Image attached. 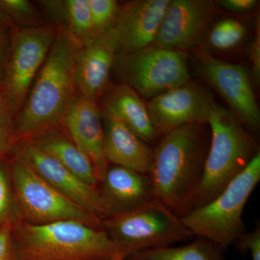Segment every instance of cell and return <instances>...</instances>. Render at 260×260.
Segmentation results:
<instances>
[{
  "mask_svg": "<svg viewBox=\"0 0 260 260\" xmlns=\"http://www.w3.org/2000/svg\"><path fill=\"white\" fill-rule=\"evenodd\" d=\"M56 28L49 54L23 107L15 116L14 141L62 126L68 107L77 93L75 68L82 45L64 29Z\"/></svg>",
  "mask_w": 260,
  "mask_h": 260,
  "instance_id": "6da1fadb",
  "label": "cell"
},
{
  "mask_svg": "<svg viewBox=\"0 0 260 260\" xmlns=\"http://www.w3.org/2000/svg\"><path fill=\"white\" fill-rule=\"evenodd\" d=\"M0 13L11 26L17 28H32L48 24L28 0H0Z\"/></svg>",
  "mask_w": 260,
  "mask_h": 260,
  "instance_id": "603a6c76",
  "label": "cell"
},
{
  "mask_svg": "<svg viewBox=\"0 0 260 260\" xmlns=\"http://www.w3.org/2000/svg\"><path fill=\"white\" fill-rule=\"evenodd\" d=\"M11 36V25L0 13V77L9 51Z\"/></svg>",
  "mask_w": 260,
  "mask_h": 260,
  "instance_id": "f546056e",
  "label": "cell"
},
{
  "mask_svg": "<svg viewBox=\"0 0 260 260\" xmlns=\"http://www.w3.org/2000/svg\"><path fill=\"white\" fill-rule=\"evenodd\" d=\"M215 13L210 0H171L153 45L183 52L196 47L209 30Z\"/></svg>",
  "mask_w": 260,
  "mask_h": 260,
  "instance_id": "7c38bea8",
  "label": "cell"
},
{
  "mask_svg": "<svg viewBox=\"0 0 260 260\" xmlns=\"http://www.w3.org/2000/svg\"><path fill=\"white\" fill-rule=\"evenodd\" d=\"M116 52L103 37L82 46L77 58L75 87L77 93L93 102L109 87Z\"/></svg>",
  "mask_w": 260,
  "mask_h": 260,
  "instance_id": "d6986e66",
  "label": "cell"
},
{
  "mask_svg": "<svg viewBox=\"0 0 260 260\" xmlns=\"http://www.w3.org/2000/svg\"><path fill=\"white\" fill-rule=\"evenodd\" d=\"M62 127L92 162L99 185L110 164L106 158L102 112L98 103L75 94Z\"/></svg>",
  "mask_w": 260,
  "mask_h": 260,
  "instance_id": "9a60e30c",
  "label": "cell"
},
{
  "mask_svg": "<svg viewBox=\"0 0 260 260\" xmlns=\"http://www.w3.org/2000/svg\"><path fill=\"white\" fill-rule=\"evenodd\" d=\"M14 119L0 86V158L9 154L14 141Z\"/></svg>",
  "mask_w": 260,
  "mask_h": 260,
  "instance_id": "4316f807",
  "label": "cell"
},
{
  "mask_svg": "<svg viewBox=\"0 0 260 260\" xmlns=\"http://www.w3.org/2000/svg\"><path fill=\"white\" fill-rule=\"evenodd\" d=\"M109 260H126L122 256L119 255V254H116V255L113 256L112 258H111Z\"/></svg>",
  "mask_w": 260,
  "mask_h": 260,
  "instance_id": "d6a6232c",
  "label": "cell"
},
{
  "mask_svg": "<svg viewBox=\"0 0 260 260\" xmlns=\"http://www.w3.org/2000/svg\"><path fill=\"white\" fill-rule=\"evenodd\" d=\"M202 125L171 130L153 148L148 176L154 198L180 218L191 211L204 172L210 143Z\"/></svg>",
  "mask_w": 260,
  "mask_h": 260,
  "instance_id": "7a4b0ae2",
  "label": "cell"
},
{
  "mask_svg": "<svg viewBox=\"0 0 260 260\" xmlns=\"http://www.w3.org/2000/svg\"><path fill=\"white\" fill-rule=\"evenodd\" d=\"M104 150L109 164L149 174L153 159V148L121 121L102 114Z\"/></svg>",
  "mask_w": 260,
  "mask_h": 260,
  "instance_id": "ac0fdd59",
  "label": "cell"
},
{
  "mask_svg": "<svg viewBox=\"0 0 260 260\" xmlns=\"http://www.w3.org/2000/svg\"><path fill=\"white\" fill-rule=\"evenodd\" d=\"M17 260H109L118 254L104 229L76 220L13 223Z\"/></svg>",
  "mask_w": 260,
  "mask_h": 260,
  "instance_id": "3957f363",
  "label": "cell"
},
{
  "mask_svg": "<svg viewBox=\"0 0 260 260\" xmlns=\"http://www.w3.org/2000/svg\"><path fill=\"white\" fill-rule=\"evenodd\" d=\"M170 1L133 0L123 3L112 28L102 37L116 54L134 52L152 45Z\"/></svg>",
  "mask_w": 260,
  "mask_h": 260,
  "instance_id": "4fadbf2b",
  "label": "cell"
},
{
  "mask_svg": "<svg viewBox=\"0 0 260 260\" xmlns=\"http://www.w3.org/2000/svg\"><path fill=\"white\" fill-rule=\"evenodd\" d=\"M102 223L118 254L125 259L140 251L168 247L194 237L181 218L155 200Z\"/></svg>",
  "mask_w": 260,
  "mask_h": 260,
  "instance_id": "5b68a950",
  "label": "cell"
},
{
  "mask_svg": "<svg viewBox=\"0 0 260 260\" xmlns=\"http://www.w3.org/2000/svg\"><path fill=\"white\" fill-rule=\"evenodd\" d=\"M217 3L228 11L244 13L254 9L258 2L256 0H220Z\"/></svg>",
  "mask_w": 260,
  "mask_h": 260,
  "instance_id": "1f68e13d",
  "label": "cell"
},
{
  "mask_svg": "<svg viewBox=\"0 0 260 260\" xmlns=\"http://www.w3.org/2000/svg\"><path fill=\"white\" fill-rule=\"evenodd\" d=\"M211 96L194 82L160 94L147 103L149 116L160 135L186 124H204L213 107Z\"/></svg>",
  "mask_w": 260,
  "mask_h": 260,
  "instance_id": "5bb4252c",
  "label": "cell"
},
{
  "mask_svg": "<svg viewBox=\"0 0 260 260\" xmlns=\"http://www.w3.org/2000/svg\"><path fill=\"white\" fill-rule=\"evenodd\" d=\"M225 250L205 238L196 237L185 246L148 249L136 253L126 260H223Z\"/></svg>",
  "mask_w": 260,
  "mask_h": 260,
  "instance_id": "7402d4cb",
  "label": "cell"
},
{
  "mask_svg": "<svg viewBox=\"0 0 260 260\" xmlns=\"http://www.w3.org/2000/svg\"><path fill=\"white\" fill-rule=\"evenodd\" d=\"M238 250L250 251L251 260H260V225L256 224L251 232H246L235 242Z\"/></svg>",
  "mask_w": 260,
  "mask_h": 260,
  "instance_id": "83f0119b",
  "label": "cell"
},
{
  "mask_svg": "<svg viewBox=\"0 0 260 260\" xmlns=\"http://www.w3.org/2000/svg\"><path fill=\"white\" fill-rule=\"evenodd\" d=\"M39 3L54 25L64 29L82 46L95 39L88 0L41 1Z\"/></svg>",
  "mask_w": 260,
  "mask_h": 260,
  "instance_id": "44dd1931",
  "label": "cell"
},
{
  "mask_svg": "<svg viewBox=\"0 0 260 260\" xmlns=\"http://www.w3.org/2000/svg\"><path fill=\"white\" fill-rule=\"evenodd\" d=\"M56 30V25L51 23L32 28L12 26L11 42L0 86L14 117L26 101L54 42Z\"/></svg>",
  "mask_w": 260,
  "mask_h": 260,
  "instance_id": "9c48e42d",
  "label": "cell"
},
{
  "mask_svg": "<svg viewBox=\"0 0 260 260\" xmlns=\"http://www.w3.org/2000/svg\"><path fill=\"white\" fill-rule=\"evenodd\" d=\"M10 153L18 155L54 189L101 220L109 218L99 187L90 185L28 138L15 140Z\"/></svg>",
  "mask_w": 260,
  "mask_h": 260,
  "instance_id": "30bf717a",
  "label": "cell"
},
{
  "mask_svg": "<svg viewBox=\"0 0 260 260\" xmlns=\"http://www.w3.org/2000/svg\"><path fill=\"white\" fill-rule=\"evenodd\" d=\"M99 192L109 217L127 213L155 200L148 174L110 164Z\"/></svg>",
  "mask_w": 260,
  "mask_h": 260,
  "instance_id": "2e32d148",
  "label": "cell"
},
{
  "mask_svg": "<svg viewBox=\"0 0 260 260\" xmlns=\"http://www.w3.org/2000/svg\"><path fill=\"white\" fill-rule=\"evenodd\" d=\"M200 72L234 111V114L250 133L260 126L259 106L247 70L240 64L216 59L205 50L196 54Z\"/></svg>",
  "mask_w": 260,
  "mask_h": 260,
  "instance_id": "8fae6325",
  "label": "cell"
},
{
  "mask_svg": "<svg viewBox=\"0 0 260 260\" xmlns=\"http://www.w3.org/2000/svg\"><path fill=\"white\" fill-rule=\"evenodd\" d=\"M13 225L10 220L0 228V260H17Z\"/></svg>",
  "mask_w": 260,
  "mask_h": 260,
  "instance_id": "f1b7e54d",
  "label": "cell"
},
{
  "mask_svg": "<svg viewBox=\"0 0 260 260\" xmlns=\"http://www.w3.org/2000/svg\"><path fill=\"white\" fill-rule=\"evenodd\" d=\"M244 24L235 19L226 18L215 24L208 35V42L218 50H228L240 44L246 35Z\"/></svg>",
  "mask_w": 260,
  "mask_h": 260,
  "instance_id": "cb8c5ba5",
  "label": "cell"
},
{
  "mask_svg": "<svg viewBox=\"0 0 260 260\" xmlns=\"http://www.w3.org/2000/svg\"><path fill=\"white\" fill-rule=\"evenodd\" d=\"M6 160L22 220L32 224L76 220L103 229L102 220L54 189L23 159L9 153Z\"/></svg>",
  "mask_w": 260,
  "mask_h": 260,
  "instance_id": "52a82bcc",
  "label": "cell"
},
{
  "mask_svg": "<svg viewBox=\"0 0 260 260\" xmlns=\"http://www.w3.org/2000/svg\"><path fill=\"white\" fill-rule=\"evenodd\" d=\"M6 156L0 158V228L10 220L14 223L22 219L13 192Z\"/></svg>",
  "mask_w": 260,
  "mask_h": 260,
  "instance_id": "d4e9b609",
  "label": "cell"
},
{
  "mask_svg": "<svg viewBox=\"0 0 260 260\" xmlns=\"http://www.w3.org/2000/svg\"><path fill=\"white\" fill-rule=\"evenodd\" d=\"M112 71L121 83L148 101L190 81L185 53L153 44L116 54Z\"/></svg>",
  "mask_w": 260,
  "mask_h": 260,
  "instance_id": "ba28073f",
  "label": "cell"
},
{
  "mask_svg": "<svg viewBox=\"0 0 260 260\" xmlns=\"http://www.w3.org/2000/svg\"><path fill=\"white\" fill-rule=\"evenodd\" d=\"M250 57L252 62V75L256 82L260 78V24L259 18L256 20L255 36L251 44Z\"/></svg>",
  "mask_w": 260,
  "mask_h": 260,
  "instance_id": "4dcf8cb0",
  "label": "cell"
},
{
  "mask_svg": "<svg viewBox=\"0 0 260 260\" xmlns=\"http://www.w3.org/2000/svg\"><path fill=\"white\" fill-rule=\"evenodd\" d=\"M88 3L94 37H104L115 22L121 4L115 0H88Z\"/></svg>",
  "mask_w": 260,
  "mask_h": 260,
  "instance_id": "484cf974",
  "label": "cell"
},
{
  "mask_svg": "<svg viewBox=\"0 0 260 260\" xmlns=\"http://www.w3.org/2000/svg\"><path fill=\"white\" fill-rule=\"evenodd\" d=\"M259 181L260 152L215 199L181 218L183 223L194 237L227 249L246 232L243 212Z\"/></svg>",
  "mask_w": 260,
  "mask_h": 260,
  "instance_id": "8992f818",
  "label": "cell"
},
{
  "mask_svg": "<svg viewBox=\"0 0 260 260\" xmlns=\"http://www.w3.org/2000/svg\"><path fill=\"white\" fill-rule=\"evenodd\" d=\"M208 123L211 138L191 211L215 199L259 152L250 132L225 108L214 103Z\"/></svg>",
  "mask_w": 260,
  "mask_h": 260,
  "instance_id": "277c9868",
  "label": "cell"
},
{
  "mask_svg": "<svg viewBox=\"0 0 260 260\" xmlns=\"http://www.w3.org/2000/svg\"><path fill=\"white\" fill-rule=\"evenodd\" d=\"M28 139L35 142L84 182L99 187L92 162L62 126L48 130Z\"/></svg>",
  "mask_w": 260,
  "mask_h": 260,
  "instance_id": "ffe728a7",
  "label": "cell"
},
{
  "mask_svg": "<svg viewBox=\"0 0 260 260\" xmlns=\"http://www.w3.org/2000/svg\"><path fill=\"white\" fill-rule=\"evenodd\" d=\"M99 101L102 114L121 121L148 145L160 135L152 123L143 98L125 84L109 85Z\"/></svg>",
  "mask_w": 260,
  "mask_h": 260,
  "instance_id": "e0dca14e",
  "label": "cell"
}]
</instances>
